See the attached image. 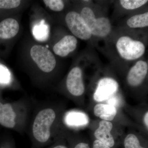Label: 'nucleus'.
I'll return each instance as SVG.
<instances>
[{
    "mask_svg": "<svg viewBox=\"0 0 148 148\" xmlns=\"http://www.w3.org/2000/svg\"><path fill=\"white\" fill-rule=\"evenodd\" d=\"M12 80V75L8 68L0 64V86H8L11 84Z\"/></svg>",
    "mask_w": 148,
    "mask_h": 148,
    "instance_id": "nucleus-17",
    "label": "nucleus"
},
{
    "mask_svg": "<svg viewBox=\"0 0 148 148\" xmlns=\"http://www.w3.org/2000/svg\"><path fill=\"white\" fill-rule=\"evenodd\" d=\"M147 0H121V5L127 10H133L141 7L147 3Z\"/></svg>",
    "mask_w": 148,
    "mask_h": 148,
    "instance_id": "nucleus-19",
    "label": "nucleus"
},
{
    "mask_svg": "<svg viewBox=\"0 0 148 148\" xmlns=\"http://www.w3.org/2000/svg\"><path fill=\"white\" fill-rule=\"evenodd\" d=\"M116 46L120 56L127 61L138 59L145 52V46L143 42L132 39L127 36L119 38Z\"/></svg>",
    "mask_w": 148,
    "mask_h": 148,
    "instance_id": "nucleus-4",
    "label": "nucleus"
},
{
    "mask_svg": "<svg viewBox=\"0 0 148 148\" xmlns=\"http://www.w3.org/2000/svg\"><path fill=\"white\" fill-rule=\"evenodd\" d=\"M69 147V148H91L88 143L84 142L71 143Z\"/></svg>",
    "mask_w": 148,
    "mask_h": 148,
    "instance_id": "nucleus-22",
    "label": "nucleus"
},
{
    "mask_svg": "<svg viewBox=\"0 0 148 148\" xmlns=\"http://www.w3.org/2000/svg\"><path fill=\"white\" fill-rule=\"evenodd\" d=\"M144 122L147 129L148 128V112H147L144 117Z\"/></svg>",
    "mask_w": 148,
    "mask_h": 148,
    "instance_id": "nucleus-25",
    "label": "nucleus"
},
{
    "mask_svg": "<svg viewBox=\"0 0 148 148\" xmlns=\"http://www.w3.org/2000/svg\"><path fill=\"white\" fill-rule=\"evenodd\" d=\"M65 20L69 30L76 38L86 40L92 37L90 30L79 13L70 12L66 14Z\"/></svg>",
    "mask_w": 148,
    "mask_h": 148,
    "instance_id": "nucleus-6",
    "label": "nucleus"
},
{
    "mask_svg": "<svg viewBox=\"0 0 148 148\" xmlns=\"http://www.w3.org/2000/svg\"><path fill=\"white\" fill-rule=\"evenodd\" d=\"M64 123L69 127H79L85 126L88 123V118L86 114L77 111H69L65 114Z\"/></svg>",
    "mask_w": 148,
    "mask_h": 148,
    "instance_id": "nucleus-13",
    "label": "nucleus"
},
{
    "mask_svg": "<svg viewBox=\"0 0 148 148\" xmlns=\"http://www.w3.org/2000/svg\"><path fill=\"white\" fill-rule=\"evenodd\" d=\"M19 0H0V8L10 9L16 8L20 5Z\"/></svg>",
    "mask_w": 148,
    "mask_h": 148,
    "instance_id": "nucleus-21",
    "label": "nucleus"
},
{
    "mask_svg": "<svg viewBox=\"0 0 148 148\" xmlns=\"http://www.w3.org/2000/svg\"><path fill=\"white\" fill-rule=\"evenodd\" d=\"M92 148H112L98 140H95L92 144Z\"/></svg>",
    "mask_w": 148,
    "mask_h": 148,
    "instance_id": "nucleus-24",
    "label": "nucleus"
},
{
    "mask_svg": "<svg viewBox=\"0 0 148 148\" xmlns=\"http://www.w3.org/2000/svg\"><path fill=\"white\" fill-rule=\"evenodd\" d=\"M45 148H69V147L63 141L57 140L49 147Z\"/></svg>",
    "mask_w": 148,
    "mask_h": 148,
    "instance_id": "nucleus-23",
    "label": "nucleus"
},
{
    "mask_svg": "<svg viewBox=\"0 0 148 148\" xmlns=\"http://www.w3.org/2000/svg\"><path fill=\"white\" fill-rule=\"evenodd\" d=\"M77 40L72 35H67L54 45L53 51L56 55L61 57H66L76 49Z\"/></svg>",
    "mask_w": 148,
    "mask_h": 148,
    "instance_id": "nucleus-11",
    "label": "nucleus"
},
{
    "mask_svg": "<svg viewBox=\"0 0 148 148\" xmlns=\"http://www.w3.org/2000/svg\"><path fill=\"white\" fill-rule=\"evenodd\" d=\"M0 148H16L15 144H14V141H12L11 143H10L8 144V145L5 146H3Z\"/></svg>",
    "mask_w": 148,
    "mask_h": 148,
    "instance_id": "nucleus-26",
    "label": "nucleus"
},
{
    "mask_svg": "<svg viewBox=\"0 0 148 148\" xmlns=\"http://www.w3.org/2000/svg\"><path fill=\"white\" fill-rule=\"evenodd\" d=\"M66 86L70 94L75 97H79L84 93L82 72L79 67H74L69 72L66 78Z\"/></svg>",
    "mask_w": 148,
    "mask_h": 148,
    "instance_id": "nucleus-8",
    "label": "nucleus"
},
{
    "mask_svg": "<svg viewBox=\"0 0 148 148\" xmlns=\"http://www.w3.org/2000/svg\"><path fill=\"white\" fill-rule=\"evenodd\" d=\"M119 84L115 80L110 77L101 79L98 82L93 94V99L98 102L108 100L118 91Z\"/></svg>",
    "mask_w": 148,
    "mask_h": 148,
    "instance_id": "nucleus-7",
    "label": "nucleus"
},
{
    "mask_svg": "<svg viewBox=\"0 0 148 148\" xmlns=\"http://www.w3.org/2000/svg\"><path fill=\"white\" fill-rule=\"evenodd\" d=\"M148 65L146 61L140 60L130 69L127 76V84L137 87L143 83L148 73Z\"/></svg>",
    "mask_w": 148,
    "mask_h": 148,
    "instance_id": "nucleus-9",
    "label": "nucleus"
},
{
    "mask_svg": "<svg viewBox=\"0 0 148 148\" xmlns=\"http://www.w3.org/2000/svg\"><path fill=\"white\" fill-rule=\"evenodd\" d=\"M30 54L39 69L45 73L53 71L56 66V60L53 53L42 45H35L30 50Z\"/></svg>",
    "mask_w": 148,
    "mask_h": 148,
    "instance_id": "nucleus-5",
    "label": "nucleus"
},
{
    "mask_svg": "<svg viewBox=\"0 0 148 148\" xmlns=\"http://www.w3.org/2000/svg\"><path fill=\"white\" fill-rule=\"evenodd\" d=\"M113 124L110 121L102 120L99 122V126L94 132L96 140L101 141L107 145L113 148L115 146V141L111 132Z\"/></svg>",
    "mask_w": 148,
    "mask_h": 148,
    "instance_id": "nucleus-10",
    "label": "nucleus"
},
{
    "mask_svg": "<svg viewBox=\"0 0 148 148\" xmlns=\"http://www.w3.org/2000/svg\"><path fill=\"white\" fill-rule=\"evenodd\" d=\"M95 116L101 119L102 120L111 121L116 116L117 110L115 106L110 104H96L93 110Z\"/></svg>",
    "mask_w": 148,
    "mask_h": 148,
    "instance_id": "nucleus-14",
    "label": "nucleus"
},
{
    "mask_svg": "<svg viewBox=\"0 0 148 148\" xmlns=\"http://www.w3.org/2000/svg\"><path fill=\"white\" fill-rule=\"evenodd\" d=\"M43 2L47 6L53 11H61L65 7L64 1L61 0H44Z\"/></svg>",
    "mask_w": 148,
    "mask_h": 148,
    "instance_id": "nucleus-20",
    "label": "nucleus"
},
{
    "mask_svg": "<svg viewBox=\"0 0 148 148\" xmlns=\"http://www.w3.org/2000/svg\"><path fill=\"white\" fill-rule=\"evenodd\" d=\"M58 113L55 107L48 103L36 107L27 127L32 143V148H44L55 140V128Z\"/></svg>",
    "mask_w": 148,
    "mask_h": 148,
    "instance_id": "nucleus-1",
    "label": "nucleus"
},
{
    "mask_svg": "<svg viewBox=\"0 0 148 148\" xmlns=\"http://www.w3.org/2000/svg\"><path fill=\"white\" fill-rule=\"evenodd\" d=\"M32 108L30 101L20 100L5 103L0 102V125L23 134L27 131Z\"/></svg>",
    "mask_w": 148,
    "mask_h": 148,
    "instance_id": "nucleus-2",
    "label": "nucleus"
},
{
    "mask_svg": "<svg viewBox=\"0 0 148 148\" xmlns=\"http://www.w3.org/2000/svg\"><path fill=\"white\" fill-rule=\"evenodd\" d=\"M124 148H147L143 145L139 138L133 134H129L123 141Z\"/></svg>",
    "mask_w": 148,
    "mask_h": 148,
    "instance_id": "nucleus-18",
    "label": "nucleus"
},
{
    "mask_svg": "<svg viewBox=\"0 0 148 148\" xmlns=\"http://www.w3.org/2000/svg\"><path fill=\"white\" fill-rule=\"evenodd\" d=\"M19 30L18 21L14 18H6L0 23V38L9 39L16 36Z\"/></svg>",
    "mask_w": 148,
    "mask_h": 148,
    "instance_id": "nucleus-12",
    "label": "nucleus"
},
{
    "mask_svg": "<svg viewBox=\"0 0 148 148\" xmlns=\"http://www.w3.org/2000/svg\"><path fill=\"white\" fill-rule=\"evenodd\" d=\"M80 14L92 36L103 38L110 33L112 26L108 18L104 16L96 18L93 11L88 7L83 8Z\"/></svg>",
    "mask_w": 148,
    "mask_h": 148,
    "instance_id": "nucleus-3",
    "label": "nucleus"
},
{
    "mask_svg": "<svg viewBox=\"0 0 148 148\" xmlns=\"http://www.w3.org/2000/svg\"><path fill=\"white\" fill-rule=\"evenodd\" d=\"M49 29L48 25L44 20L37 23L34 26L33 34L35 38L38 41L44 42L46 40L49 36Z\"/></svg>",
    "mask_w": 148,
    "mask_h": 148,
    "instance_id": "nucleus-15",
    "label": "nucleus"
},
{
    "mask_svg": "<svg viewBox=\"0 0 148 148\" xmlns=\"http://www.w3.org/2000/svg\"><path fill=\"white\" fill-rule=\"evenodd\" d=\"M127 26L131 28H142L148 26V12L137 14L127 19Z\"/></svg>",
    "mask_w": 148,
    "mask_h": 148,
    "instance_id": "nucleus-16",
    "label": "nucleus"
}]
</instances>
